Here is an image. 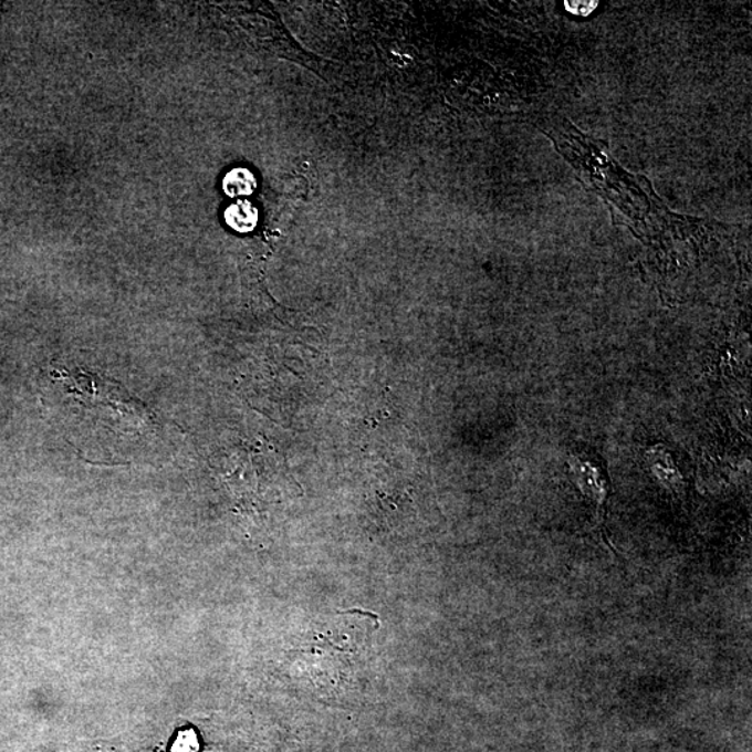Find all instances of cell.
Returning a JSON list of instances; mask_svg holds the SVG:
<instances>
[{
  "label": "cell",
  "mask_w": 752,
  "mask_h": 752,
  "mask_svg": "<svg viewBox=\"0 0 752 752\" xmlns=\"http://www.w3.org/2000/svg\"><path fill=\"white\" fill-rule=\"evenodd\" d=\"M226 222L238 232H250L258 222V212L250 202L234 203L226 211Z\"/></svg>",
  "instance_id": "6da1fadb"
},
{
  "label": "cell",
  "mask_w": 752,
  "mask_h": 752,
  "mask_svg": "<svg viewBox=\"0 0 752 752\" xmlns=\"http://www.w3.org/2000/svg\"><path fill=\"white\" fill-rule=\"evenodd\" d=\"M257 187L255 177L247 169H233L226 175L223 190L229 197L238 198L250 196Z\"/></svg>",
  "instance_id": "7a4b0ae2"
}]
</instances>
